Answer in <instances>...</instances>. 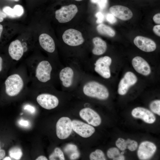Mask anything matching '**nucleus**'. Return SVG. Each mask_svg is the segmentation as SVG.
<instances>
[{
  "mask_svg": "<svg viewBox=\"0 0 160 160\" xmlns=\"http://www.w3.org/2000/svg\"><path fill=\"white\" fill-rule=\"evenodd\" d=\"M24 62L30 79V85L54 86L57 80V66L52 60L35 56L27 59Z\"/></svg>",
  "mask_w": 160,
  "mask_h": 160,
  "instance_id": "f257e3e1",
  "label": "nucleus"
},
{
  "mask_svg": "<svg viewBox=\"0 0 160 160\" xmlns=\"http://www.w3.org/2000/svg\"><path fill=\"white\" fill-rule=\"evenodd\" d=\"M30 84V79L24 62L11 68L7 76L2 80L0 92L8 97H16L27 92Z\"/></svg>",
  "mask_w": 160,
  "mask_h": 160,
  "instance_id": "f03ea898",
  "label": "nucleus"
},
{
  "mask_svg": "<svg viewBox=\"0 0 160 160\" xmlns=\"http://www.w3.org/2000/svg\"><path fill=\"white\" fill-rule=\"evenodd\" d=\"M54 87L53 86L34 87L30 85L29 90L36 94V100L42 108L51 110L56 108L59 105L58 97L52 93Z\"/></svg>",
  "mask_w": 160,
  "mask_h": 160,
  "instance_id": "7ed1b4c3",
  "label": "nucleus"
},
{
  "mask_svg": "<svg viewBox=\"0 0 160 160\" xmlns=\"http://www.w3.org/2000/svg\"><path fill=\"white\" fill-rule=\"evenodd\" d=\"M79 87L81 88L84 95L89 97L104 100L109 97L108 91L106 87L94 80L84 79Z\"/></svg>",
  "mask_w": 160,
  "mask_h": 160,
  "instance_id": "20e7f679",
  "label": "nucleus"
},
{
  "mask_svg": "<svg viewBox=\"0 0 160 160\" xmlns=\"http://www.w3.org/2000/svg\"><path fill=\"white\" fill-rule=\"evenodd\" d=\"M28 49L27 44L22 43L18 39L11 42L8 48V57L11 63L12 67L19 63Z\"/></svg>",
  "mask_w": 160,
  "mask_h": 160,
  "instance_id": "39448f33",
  "label": "nucleus"
},
{
  "mask_svg": "<svg viewBox=\"0 0 160 160\" xmlns=\"http://www.w3.org/2000/svg\"><path fill=\"white\" fill-rule=\"evenodd\" d=\"M76 74L74 68L68 65L57 72V79L59 80L63 87L67 89L73 88L77 78Z\"/></svg>",
  "mask_w": 160,
  "mask_h": 160,
  "instance_id": "423d86ee",
  "label": "nucleus"
},
{
  "mask_svg": "<svg viewBox=\"0 0 160 160\" xmlns=\"http://www.w3.org/2000/svg\"><path fill=\"white\" fill-rule=\"evenodd\" d=\"M78 12L77 6L74 4L63 6L56 11L55 17L60 23H64L71 21Z\"/></svg>",
  "mask_w": 160,
  "mask_h": 160,
  "instance_id": "0eeeda50",
  "label": "nucleus"
},
{
  "mask_svg": "<svg viewBox=\"0 0 160 160\" xmlns=\"http://www.w3.org/2000/svg\"><path fill=\"white\" fill-rule=\"evenodd\" d=\"M72 122L68 117H63L57 121L56 124V133L60 139L67 138L72 130Z\"/></svg>",
  "mask_w": 160,
  "mask_h": 160,
  "instance_id": "6e6552de",
  "label": "nucleus"
},
{
  "mask_svg": "<svg viewBox=\"0 0 160 160\" xmlns=\"http://www.w3.org/2000/svg\"><path fill=\"white\" fill-rule=\"evenodd\" d=\"M64 42L66 44L72 47H76L82 44L84 39L81 33L73 29L66 30L62 36Z\"/></svg>",
  "mask_w": 160,
  "mask_h": 160,
  "instance_id": "1a4fd4ad",
  "label": "nucleus"
},
{
  "mask_svg": "<svg viewBox=\"0 0 160 160\" xmlns=\"http://www.w3.org/2000/svg\"><path fill=\"white\" fill-rule=\"evenodd\" d=\"M111 62V59L109 56L99 58L94 64L95 71L103 78H109L111 75L110 66Z\"/></svg>",
  "mask_w": 160,
  "mask_h": 160,
  "instance_id": "9d476101",
  "label": "nucleus"
},
{
  "mask_svg": "<svg viewBox=\"0 0 160 160\" xmlns=\"http://www.w3.org/2000/svg\"><path fill=\"white\" fill-rule=\"evenodd\" d=\"M72 122L73 130L82 137H89L95 132L94 128L89 124L76 120H73Z\"/></svg>",
  "mask_w": 160,
  "mask_h": 160,
  "instance_id": "9b49d317",
  "label": "nucleus"
},
{
  "mask_svg": "<svg viewBox=\"0 0 160 160\" xmlns=\"http://www.w3.org/2000/svg\"><path fill=\"white\" fill-rule=\"evenodd\" d=\"M79 116L89 124L94 126L99 125L101 122L100 117L98 114L89 108L81 109L79 113Z\"/></svg>",
  "mask_w": 160,
  "mask_h": 160,
  "instance_id": "f8f14e48",
  "label": "nucleus"
},
{
  "mask_svg": "<svg viewBox=\"0 0 160 160\" xmlns=\"http://www.w3.org/2000/svg\"><path fill=\"white\" fill-rule=\"evenodd\" d=\"M137 78L132 72L129 71L125 73L119 84L118 93L121 95H125L130 87L137 81Z\"/></svg>",
  "mask_w": 160,
  "mask_h": 160,
  "instance_id": "ddd939ff",
  "label": "nucleus"
},
{
  "mask_svg": "<svg viewBox=\"0 0 160 160\" xmlns=\"http://www.w3.org/2000/svg\"><path fill=\"white\" fill-rule=\"evenodd\" d=\"M156 150V147L153 143L145 141L140 144L137 151L138 157L140 160H147L154 155Z\"/></svg>",
  "mask_w": 160,
  "mask_h": 160,
  "instance_id": "4468645a",
  "label": "nucleus"
},
{
  "mask_svg": "<svg viewBox=\"0 0 160 160\" xmlns=\"http://www.w3.org/2000/svg\"><path fill=\"white\" fill-rule=\"evenodd\" d=\"M135 44L144 52H150L154 51L156 46L155 42L150 39L142 36H137L134 39Z\"/></svg>",
  "mask_w": 160,
  "mask_h": 160,
  "instance_id": "2eb2a0df",
  "label": "nucleus"
},
{
  "mask_svg": "<svg viewBox=\"0 0 160 160\" xmlns=\"http://www.w3.org/2000/svg\"><path fill=\"white\" fill-rule=\"evenodd\" d=\"M132 114L133 117L141 119L148 124L153 123L156 119L155 116L152 112L142 107H137L133 109L132 111Z\"/></svg>",
  "mask_w": 160,
  "mask_h": 160,
  "instance_id": "dca6fc26",
  "label": "nucleus"
},
{
  "mask_svg": "<svg viewBox=\"0 0 160 160\" xmlns=\"http://www.w3.org/2000/svg\"><path fill=\"white\" fill-rule=\"evenodd\" d=\"M111 12L115 17L122 20L131 19L133 16L131 10L128 7L120 5H115L110 8Z\"/></svg>",
  "mask_w": 160,
  "mask_h": 160,
  "instance_id": "f3484780",
  "label": "nucleus"
},
{
  "mask_svg": "<svg viewBox=\"0 0 160 160\" xmlns=\"http://www.w3.org/2000/svg\"><path fill=\"white\" fill-rule=\"evenodd\" d=\"M132 64L135 71L144 76L149 75L151 72L150 66L144 59L139 56L134 58L132 60Z\"/></svg>",
  "mask_w": 160,
  "mask_h": 160,
  "instance_id": "a211bd4d",
  "label": "nucleus"
},
{
  "mask_svg": "<svg viewBox=\"0 0 160 160\" xmlns=\"http://www.w3.org/2000/svg\"><path fill=\"white\" fill-rule=\"evenodd\" d=\"M39 41L41 47L45 51L50 53L54 52L55 45L52 38L48 34L43 33L39 37Z\"/></svg>",
  "mask_w": 160,
  "mask_h": 160,
  "instance_id": "6ab92c4d",
  "label": "nucleus"
},
{
  "mask_svg": "<svg viewBox=\"0 0 160 160\" xmlns=\"http://www.w3.org/2000/svg\"><path fill=\"white\" fill-rule=\"evenodd\" d=\"M94 47L92 49V53L96 55H101L106 51L107 48L106 42L100 38L95 37L92 39Z\"/></svg>",
  "mask_w": 160,
  "mask_h": 160,
  "instance_id": "aec40b11",
  "label": "nucleus"
},
{
  "mask_svg": "<svg viewBox=\"0 0 160 160\" xmlns=\"http://www.w3.org/2000/svg\"><path fill=\"white\" fill-rule=\"evenodd\" d=\"M12 68L11 63L8 57L0 55V80H3L7 76Z\"/></svg>",
  "mask_w": 160,
  "mask_h": 160,
  "instance_id": "412c9836",
  "label": "nucleus"
},
{
  "mask_svg": "<svg viewBox=\"0 0 160 160\" xmlns=\"http://www.w3.org/2000/svg\"><path fill=\"white\" fill-rule=\"evenodd\" d=\"M116 146L121 151H124L128 148L131 151L135 150L137 147L138 144L137 142L130 139L127 140L121 138H119L116 143Z\"/></svg>",
  "mask_w": 160,
  "mask_h": 160,
  "instance_id": "4be33fe9",
  "label": "nucleus"
},
{
  "mask_svg": "<svg viewBox=\"0 0 160 160\" xmlns=\"http://www.w3.org/2000/svg\"><path fill=\"white\" fill-rule=\"evenodd\" d=\"M97 30L99 33L110 37H113L115 34V32L113 29L103 24L100 23L98 25L97 27Z\"/></svg>",
  "mask_w": 160,
  "mask_h": 160,
  "instance_id": "5701e85b",
  "label": "nucleus"
},
{
  "mask_svg": "<svg viewBox=\"0 0 160 160\" xmlns=\"http://www.w3.org/2000/svg\"><path fill=\"white\" fill-rule=\"evenodd\" d=\"M108 157L114 160H124L125 157L121 154L117 148L114 147L109 149L107 152Z\"/></svg>",
  "mask_w": 160,
  "mask_h": 160,
  "instance_id": "b1692460",
  "label": "nucleus"
},
{
  "mask_svg": "<svg viewBox=\"0 0 160 160\" xmlns=\"http://www.w3.org/2000/svg\"><path fill=\"white\" fill-rule=\"evenodd\" d=\"M9 153L10 157L15 160L20 159L23 155L21 149L17 146L11 148L9 150Z\"/></svg>",
  "mask_w": 160,
  "mask_h": 160,
  "instance_id": "393cba45",
  "label": "nucleus"
},
{
  "mask_svg": "<svg viewBox=\"0 0 160 160\" xmlns=\"http://www.w3.org/2000/svg\"><path fill=\"white\" fill-rule=\"evenodd\" d=\"M49 159L50 160L65 159L63 152L58 147L55 148L54 152L49 155Z\"/></svg>",
  "mask_w": 160,
  "mask_h": 160,
  "instance_id": "a878e982",
  "label": "nucleus"
},
{
  "mask_svg": "<svg viewBox=\"0 0 160 160\" xmlns=\"http://www.w3.org/2000/svg\"><path fill=\"white\" fill-rule=\"evenodd\" d=\"M89 159L91 160H106L104 153L100 149H97L92 152L89 155Z\"/></svg>",
  "mask_w": 160,
  "mask_h": 160,
  "instance_id": "bb28decb",
  "label": "nucleus"
},
{
  "mask_svg": "<svg viewBox=\"0 0 160 160\" xmlns=\"http://www.w3.org/2000/svg\"><path fill=\"white\" fill-rule=\"evenodd\" d=\"M150 108L153 113L160 115V100H154L150 103Z\"/></svg>",
  "mask_w": 160,
  "mask_h": 160,
  "instance_id": "cd10ccee",
  "label": "nucleus"
},
{
  "mask_svg": "<svg viewBox=\"0 0 160 160\" xmlns=\"http://www.w3.org/2000/svg\"><path fill=\"white\" fill-rule=\"evenodd\" d=\"M13 9V13L15 17H19L23 14L24 9L23 7L20 5H16L15 6Z\"/></svg>",
  "mask_w": 160,
  "mask_h": 160,
  "instance_id": "c85d7f7f",
  "label": "nucleus"
},
{
  "mask_svg": "<svg viewBox=\"0 0 160 160\" xmlns=\"http://www.w3.org/2000/svg\"><path fill=\"white\" fill-rule=\"evenodd\" d=\"M23 109L30 113L33 114L36 111V108L33 104L27 103L24 104L23 106Z\"/></svg>",
  "mask_w": 160,
  "mask_h": 160,
  "instance_id": "c756f323",
  "label": "nucleus"
},
{
  "mask_svg": "<svg viewBox=\"0 0 160 160\" xmlns=\"http://www.w3.org/2000/svg\"><path fill=\"white\" fill-rule=\"evenodd\" d=\"M64 150L67 153H71L70 155L78 151L76 145L71 144L67 145L65 147Z\"/></svg>",
  "mask_w": 160,
  "mask_h": 160,
  "instance_id": "7c9ffc66",
  "label": "nucleus"
},
{
  "mask_svg": "<svg viewBox=\"0 0 160 160\" xmlns=\"http://www.w3.org/2000/svg\"><path fill=\"white\" fill-rule=\"evenodd\" d=\"M3 11L4 13L9 17L15 18L13 12V8L9 6H5L3 8Z\"/></svg>",
  "mask_w": 160,
  "mask_h": 160,
  "instance_id": "2f4dec72",
  "label": "nucleus"
},
{
  "mask_svg": "<svg viewBox=\"0 0 160 160\" xmlns=\"http://www.w3.org/2000/svg\"><path fill=\"white\" fill-rule=\"evenodd\" d=\"M95 17L97 18L96 23L97 24L101 23L104 20V16L100 12H98L95 15Z\"/></svg>",
  "mask_w": 160,
  "mask_h": 160,
  "instance_id": "473e14b6",
  "label": "nucleus"
},
{
  "mask_svg": "<svg viewBox=\"0 0 160 160\" xmlns=\"http://www.w3.org/2000/svg\"><path fill=\"white\" fill-rule=\"evenodd\" d=\"M106 19L107 21L111 24H114L117 21L115 17L112 14H108L106 15Z\"/></svg>",
  "mask_w": 160,
  "mask_h": 160,
  "instance_id": "72a5a7b5",
  "label": "nucleus"
},
{
  "mask_svg": "<svg viewBox=\"0 0 160 160\" xmlns=\"http://www.w3.org/2000/svg\"><path fill=\"white\" fill-rule=\"evenodd\" d=\"M18 123L20 126L25 128L29 127L30 124L29 121L23 119L20 120L18 122Z\"/></svg>",
  "mask_w": 160,
  "mask_h": 160,
  "instance_id": "f704fd0d",
  "label": "nucleus"
},
{
  "mask_svg": "<svg viewBox=\"0 0 160 160\" xmlns=\"http://www.w3.org/2000/svg\"><path fill=\"white\" fill-rule=\"evenodd\" d=\"M108 1L107 0H102L98 5L100 9H103L106 7Z\"/></svg>",
  "mask_w": 160,
  "mask_h": 160,
  "instance_id": "c9c22d12",
  "label": "nucleus"
},
{
  "mask_svg": "<svg viewBox=\"0 0 160 160\" xmlns=\"http://www.w3.org/2000/svg\"><path fill=\"white\" fill-rule=\"evenodd\" d=\"M80 156V153L77 151L70 155V158L71 160H75L78 158Z\"/></svg>",
  "mask_w": 160,
  "mask_h": 160,
  "instance_id": "e433bc0d",
  "label": "nucleus"
},
{
  "mask_svg": "<svg viewBox=\"0 0 160 160\" xmlns=\"http://www.w3.org/2000/svg\"><path fill=\"white\" fill-rule=\"evenodd\" d=\"M154 33L157 35L160 36V25H157L154 26L153 28Z\"/></svg>",
  "mask_w": 160,
  "mask_h": 160,
  "instance_id": "4c0bfd02",
  "label": "nucleus"
},
{
  "mask_svg": "<svg viewBox=\"0 0 160 160\" xmlns=\"http://www.w3.org/2000/svg\"><path fill=\"white\" fill-rule=\"evenodd\" d=\"M154 21L157 24L160 23V13H158L155 15L153 17Z\"/></svg>",
  "mask_w": 160,
  "mask_h": 160,
  "instance_id": "58836bf2",
  "label": "nucleus"
},
{
  "mask_svg": "<svg viewBox=\"0 0 160 160\" xmlns=\"http://www.w3.org/2000/svg\"><path fill=\"white\" fill-rule=\"evenodd\" d=\"M7 15L0 10V22H2L4 19L6 18Z\"/></svg>",
  "mask_w": 160,
  "mask_h": 160,
  "instance_id": "ea45409f",
  "label": "nucleus"
},
{
  "mask_svg": "<svg viewBox=\"0 0 160 160\" xmlns=\"http://www.w3.org/2000/svg\"><path fill=\"white\" fill-rule=\"evenodd\" d=\"M1 142L0 141V160L3 159L5 156V152L4 150L1 149Z\"/></svg>",
  "mask_w": 160,
  "mask_h": 160,
  "instance_id": "a19ab883",
  "label": "nucleus"
},
{
  "mask_svg": "<svg viewBox=\"0 0 160 160\" xmlns=\"http://www.w3.org/2000/svg\"><path fill=\"white\" fill-rule=\"evenodd\" d=\"M36 160H47L48 159L45 156H41L37 157L36 159Z\"/></svg>",
  "mask_w": 160,
  "mask_h": 160,
  "instance_id": "79ce46f5",
  "label": "nucleus"
},
{
  "mask_svg": "<svg viewBox=\"0 0 160 160\" xmlns=\"http://www.w3.org/2000/svg\"><path fill=\"white\" fill-rule=\"evenodd\" d=\"M102 0H90L91 2L94 4H99Z\"/></svg>",
  "mask_w": 160,
  "mask_h": 160,
  "instance_id": "37998d69",
  "label": "nucleus"
},
{
  "mask_svg": "<svg viewBox=\"0 0 160 160\" xmlns=\"http://www.w3.org/2000/svg\"><path fill=\"white\" fill-rule=\"evenodd\" d=\"M3 26L2 25L0 24V38L3 31Z\"/></svg>",
  "mask_w": 160,
  "mask_h": 160,
  "instance_id": "c03bdc74",
  "label": "nucleus"
},
{
  "mask_svg": "<svg viewBox=\"0 0 160 160\" xmlns=\"http://www.w3.org/2000/svg\"><path fill=\"white\" fill-rule=\"evenodd\" d=\"M3 160H11V158L10 157H8V156H7V157H5L4 158H3Z\"/></svg>",
  "mask_w": 160,
  "mask_h": 160,
  "instance_id": "a18cd8bd",
  "label": "nucleus"
},
{
  "mask_svg": "<svg viewBox=\"0 0 160 160\" xmlns=\"http://www.w3.org/2000/svg\"><path fill=\"white\" fill-rule=\"evenodd\" d=\"M12 0V1H16V2H17V1H19L20 0Z\"/></svg>",
  "mask_w": 160,
  "mask_h": 160,
  "instance_id": "49530a36",
  "label": "nucleus"
},
{
  "mask_svg": "<svg viewBox=\"0 0 160 160\" xmlns=\"http://www.w3.org/2000/svg\"><path fill=\"white\" fill-rule=\"evenodd\" d=\"M124 152H122L121 153V154L123 155V154H124Z\"/></svg>",
  "mask_w": 160,
  "mask_h": 160,
  "instance_id": "de8ad7c7",
  "label": "nucleus"
},
{
  "mask_svg": "<svg viewBox=\"0 0 160 160\" xmlns=\"http://www.w3.org/2000/svg\"><path fill=\"white\" fill-rule=\"evenodd\" d=\"M76 1H81L82 0H75Z\"/></svg>",
  "mask_w": 160,
  "mask_h": 160,
  "instance_id": "09e8293b",
  "label": "nucleus"
}]
</instances>
